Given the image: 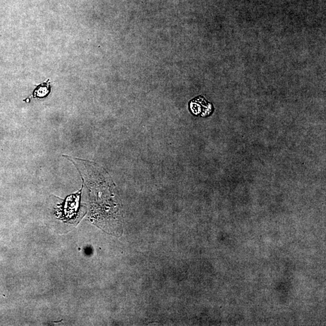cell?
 <instances>
[{
	"label": "cell",
	"instance_id": "1",
	"mask_svg": "<svg viewBox=\"0 0 326 326\" xmlns=\"http://www.w3.org/2000/svg\"><path fill=\"white\" fill-rule=\"evenodd\" d=\"M212 105L203 97H199L190 103V109L195 114L204 116L212 111Z\"/></svg>",
	"mask_w": 326,
	"mask_h": 326
},
{
	"label": "cell",
	"instance_id": "2",
	"mask_svg": "<svg viewBox=\"0 0 326 326\" xmlns=\"http://www.w3.org/2000/svg\"><path fill=\"white\" fill-rule=\"evenodd\" d=\"M51 91V85H50L49 80H48V81L38 85L29 99L45 98L49 95Z\"/></svg>",
	"mask_w": 326,
	"mask_h": 326
}]
</instances>
